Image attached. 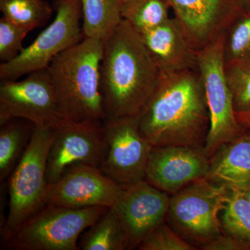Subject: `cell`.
Wrapping results in <instances>:
<instances>
[{
    "label": "cell",
    "instance_id": "obj_7",
    "mask_svg": "<svg viewBox=\"0 0 250 250\" xmlns=\"http://www.w3.org/2000/svg\"><path fill=\"white\" fill-rule=\"evenodd\" d=\"M196 62L209 113L205 149L210 158L220 146L246 129L237 121L232 95L225 78L224 31L211 43L196 52Z\"/></svg>",
    "mask_w": 250,
    "mask_h": 250
},
{
    "label": "cell",
    "instance_id": "obj_15",
    "mask_svg": "<svg viewBox=\"0 0 250 250\" xmlns=\"http://www.w3.org/2000/svg\"><path fill=\"white\" fill-rule=\"evenodd\" d=\"M197 52L218 37L242 7L238 0H166Z\"/></svg>",
    "mask_w": 250,
    "mask_h": 250
},
{
    "label": "cell",
    "instance_id": "obj_24",
    "mask_svg": "<svg viewBox=\"0 0 250 250\" xmlns=\"http://www.w3.org/2000/svg\"><path fill=\"white\" fill-rule=\"evenodd\" d=\"M250 58V9L241 8L224 31V60Z\"/></svg>",
    "mask_w": 250,
    "mask_h": 250
},
{
    "label": "cell",
    "instance_id": "obj_18",
    "mask_svg": "<svg viewBox=\"0 0 250 250\" xmlns=\"http://www.w3.org/2000/svg\"><path fill=\"white\" fill-rule=\"evenodd\" d=\"M35 125L22 118L0 123V181L9 178L27 149Z\"/></svg>",
    "mask_w": 250,
    "mask_h": 250
},
{
    "label": "cell",
    "instance_id": "obj_31",
    "mask_svg": "<svg viewBox=\"0 0 250 250\" xmlns=\"http://www.w3.org/2000/svg\"><path fill=\"white\" fill-rule=\"evenodd\" d=\"M243 192H244L245 195H246V198L248 199V201H249L250 203V185L249 187L245 188L244 190H243Z\"/></svg>",
    "mask_w": 250,
    "mask_h": 250
},
{
    "label": "cell",
    "instance_id": "obj_29",
    "mask_svg": "<svg viewBox=\"0 0 250 250\" xmlns=\"http://www.w3.org/2000/svg\"><path fill=\"white\" fill-rule=\"evenodd\" d=\"M236 119L239 125L244 129H250V111L236 113Z\"/></svg>",
    "mask_w": 250,
    "mask_h": 250
},
{
    "label": "cell",
    "instance_id": "obj_23",
    "mask_svg": "<svg viewBox=\"0 0 250 250\" xmlns=\"http://www.w3.org/2000/svg\"><path fill=\"white\" fill-rule=\"evenodd\" d=\"M3 16L29 31L42 27L52 14L46 0H0Z\"/></svg>",
    "mask_w": 250,
    "mask_h": 250
},
{
    "label": "cell",
    "instance_id": "obj_27",
    "mask_svg": "<svg viewBox=\"0 0 250 250\" xmlns=\"http://www.w3.org/2000/svg\"><path fill=\"white\" fill-rule=\"evenodd\" d=\"M29 31L4 16L0 19V60L11 62L22 50V41Z\"/></svg>",
    "mask_w": 250,
    "mask_h": 250
},
{
    "label": "cell",
    "instance_id": "obj_4",
    "mask_svg": "<svg viewBox=\"0 0 250 250\" xmlns=\"http://www.w3.org/2000/svg\"><path fill=\"white\" fill-rule=\"evenodd\" d=\"M54 134L52 126L35 125L27 149L8 179L9 207L3 226L4 242L47 203L46 171Z\"/></svg>",
    "mask_w": 250,
    "mask_h": 250
},
{
    "label": "cell",
    "instance_id": "obj_16",
    "mask_svg": "<svg viewBox=\"0 0 250 250\" xmlns=\"http://www.w3.org/2000/svg\"><path fill=\"white\" fill-rule=\"evenodd\" d=\"M139 34L162 75L197 70L196 52L175 18Z\"/></svg>",
    "mask_w": 250,
    "mask_h": 250
},
{
    "label": "cell",
    "instance_id": "obj_14",
    "mask_svg": "<svg viewBox=\"0 0 250 250\" xmlns=\"http://www.w3.org/2000/svg\"><path fill=\"white\" fill-rule=\"evenodd\" d=\"M209 159L204 146L152 147L145 180L171 195L206 177Z\"/></svg>",
    "mask_w": 250,
    "mask_h": 250
},
{
    "label": "cell",
    "instance_id": "obj_10",
    "mask_svg": "<svg viewBox=\"0 0 250 250\" xmlns=\"http://www.w3.org/2000/svg\"><path fill=\"white\" fill-rule=\"evenodd\" d=\"M104 121L76 123L64 119L54 126L47 158V183L57 182L67 167L77 164L100 168L107 154Z\"/></svg>",
    "mask_w": 250,
    "mask_h": 250
},
{
    "label": "cell",
    "instance_id": "obj_1",
    "mask_svg": "<svg viewBox=\"0 0 250 250\" xmlns=\"http://www.w3.org/2000/svg\"><path fill=\"white\" fill-rule=\"evenodd\" d=\"M137 120L140 132L153 147H205L210 118L198 71L161 74Z\"/></svg>",
    "mask_w": 250,
    "mask_h": 250
},
{
    "label": "cell",
    "instance_id": "obj_26",
    "mask_svg": "<svg viewBox=\"0 0 250 250\" xmlns=\"http://www.w3.org/2000/svg\"><path fill=\"white\" fill-rule=\"evenodd\" d=\"M139 250H195L196 247L182 238L166 223L149 233L138 246Z\"/></svg>",
    "mask_w": 250,
    "mask_h": 250
},
{
    "label": "cell",
    "instance_id": "obj_17",
    "mask_svg": "<svg viewBox=\"0 0 250 250\" xmlns=\"http://www.w3.org/2000/svg\"><path fill=\"white\" fill-rule=\"evenodd\" d=\"M206 178L230 190L250 185V129L225 143L210 157Z\"/></svg>",
    "mask_w": 250,
    "mask_h": 250
},
{
    "label": "cell",
    "instance_id": "obj_11",
    "mask_svg": "<svg viewBox=\"0 0 250 250\" xmlns=\"http://www.w3.org/2000/svg\"><path fill=\"white\" fill-rule=\"evenodd\" d=\"M103 123L108 150L100 170L123 187L145 180L153 146L140 132L137 116Z\"/></svg>",
    "mask_w": 250,
    "mask_h": 250
},
{
    "label": "cell",
    "instance_id": "obj_6",
    "mask_svg": "<svg viewBox=\"0 0 250 250\" xmlns=\"http://www.w3.org/2000/svg\"><path fill=\"white\" fill-rule=\"evenodd\" d=\"M230 189L198 179L170 195L166 222L197 249L223 233L221 213Z\"/></svg>",
    "mask_w": 250,
    "mask_h": 250
},
{
    "label": "cell",
    "instance_id": "obj_5",
    "mask_svg": "<svg viewBox=\"0 0 250 250\" xmlns=\"http://www.w3.org/2000/svg\"><path fill=\"white\" fill-rule=\"evenodd\" d=\"M109 208L46 205L4 241L11 250H80L79 240Z\"/></svg>",
    "mask_w": 250,
    "mask_h": 250
},
{
    "label": "cell",
    "instance_id": "obj_22",
    "mask_svg": "<svg viewBox=\"0 0 250 250\" xmlns=\"http://www.w3.org/2000/svg\"><path fill=\"white\" fill-rule=\"evenodd\" d=\"M221 213L223 233L242 242L250 249V203L243 190H230Z\"/></svg>",
    "mask_w": 250,
    "mask_h": 250
},
{
    "label": "cell",
    "instance_id": "obj_8",
    "mask_svg": "<svg viewBox=\"0 0 250 250\" xmlns=\"http://www.w3.org/2000/svg\"><path fill=\"white\" fill-rule=\"evenodd\" d=\"M53 22L11 62L0 65V80H16L45 69L55 57L83 39L80 0H56Z\"/></svg>",
    "mask_w": 250,
    "mask_h": 250
},
{
    "label": "cell",
    "instance_id": "obj_9",
    "mask_svg": "<svg viewBox=\"0 0 250 250\" xmlns=\"http://www.w3.org/2000/svg\"><path fill=\"white\" fill-rule=\"evenodd\" d=\"M26 76L21 81L1 80L0 123L22 118L35 125L54 127L65 118L47 67Z\"/></svg>",
    "mask_w": 250,
    "mask_h": 250
},
{
    "label": "cell",
    "instance_id": "obj_13",
    "mask_svg": "<svg viewBox=\"0 0 250 250\" xmlns=\"http://www.w3.org/2000/svg\"><path fill=\"white\" fill-rule=\"evenodd\" d=\"M170 195L146 180L123 187L112 207L119 218L129 241V249L140 243L159 225L166 223Z\"/></svg>",
    "mask_w": 250,
    "mask_h": 250
},
{
    "label": "cell",
    "instance_id": "obj_2",
    "mask_svg": "<svg viewBox=\"0 0 250 250\" xmlns=\"http://www.w3.org/2000/svg\"><path fill=\"white\" fill-rule=\"evenodd\" d=\"M100 75L105 120L137 116L157 85L160 71L125 20L103 40Z\"/></svg>",
    "mask_w": 250,
    "mask_h": 250
},
{
    "label": "cell",
    "instance_id": "obj_25",
    "mask_svg": "<svg viewBox=\"0 0 250 250\" xmlns=\"http://www.w3.org/2000/svg\"><path fill=\"white\" fill-rule=\"evenodd\" d=\"M225 75L236 113L250 111V58L225 62Z\"/></svg>",
    "mask_w": 250,
    "mask_h": 250
},
{
    "label": "cell",
    "instance_id": "obj_28",
    "mask_svg": "<svg viewBox=\"0 0 250 250\" xmlns=\"http://www.w3.org/2000/svg\"><path fill=\"white\" fill-rule=\"evenodd\" d=\"M203 250H250L246 245L233 237L223 233L202 246Z\"/></svg>",
    "mask_w": 250,
    "mask_h": 250
},
{
    "label": "cell",
    "instance_id": "obj_19",
    "mask_svg": "<svg viewBox=\"0 0 250 250\" xmlns=\"http://www.w3.org/2000/svg\"><path fill=\"white\" fill-rule=\"evenodd\" d=\"M79 248L82 250L129 249L127 236L113 208H108L81 235Z\"/></svg>",
    "mask_w": 250,
    "mask_h": 250
},
{
    "label": "cell",
    "instance_id": "obj_30",
    "mask_svg": "<svg viewBox=\"0 0 250 250\" xmlns=\"http://www.w3.org/2000/svg\"><path fill=\"white\" fill-rule=\"evenodd\" d=\"M242 7L246 9H250V0H238Z\"/></svg>",
    "mask_w": 250,
    "mask_h": 250
},
{
    "label": "cell",
    "instance_id": "obj_21",
    "mask_svg": "<svg viewBox=\"0 0 250 250\" xmlns=\"http://www.w3.org/2000/svg\"><path fill=\"white\" fill-rule=\"evenodd\" d=\"M166 0H121L122 18L138 33L149 30L170 19Z\"/></svg>",
    "mask_w": 250,
    "mask_h": 250
},
{
    "label": "cell",
    "instance_id": "obj_12",
    "mask_svg": "<svg viewBox=\"0 0 250 250\" xmlns=\"http://www.w3.org/2000/svg\"><path fill=\"white\" fill-rule=\"evenodd\" d=\"M123 189L99 167L75 164L67 167L57 182L49 184L46 205L69 208H112Z\"/></svg>",
    "mask_w": 250,
    "mask_h": 250
},
{
    "label": "cell",
    "instance_id": "obj_3",
    "mask_svg": "<svg viewBox=\"0 0 250 250\" xmlns=\"http://www.w3.org/2000/svg\"><path fill=\"white\" fill-rule=\"evenodd\" d=\"M103 40L84 38L47 67L65 119L76 123L106 118L101 89Z\"/></svg>",
    "mask_w": 250,
    "mask_h": 250
},
{
    "label": "cell",
    "instance_id": "obj_20",
    "mask_svg": "<svg viewBox=\"0 0 250 250\" xmlns=\"http://www.w3.org/2000/svg\"><path fill=\"white\" fill-rule=\"evenodd\" d=\"M84 38L103 40L123 21L121 0H80Z\"/></svg>",
    "mask_w": 250,
    "mask_h": 250
}]
</instances>
